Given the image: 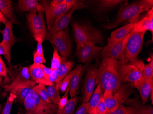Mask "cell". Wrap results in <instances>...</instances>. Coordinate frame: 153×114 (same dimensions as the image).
I'll return each mask as SVG.
<instances>
[{"instance_id":"obj_35","label":"cell","mask_w":153,"mask_h":114,"mask_svg":"<svg viewBox=\"0 0 153 114\" xmlns=\"http://www.w3.org/2000/svg\"><path fill=\"white\" fill-rule=\"evenodd\" d=\"M70 75L69 74L68 75L66 76L64 79L59 83L58 86H56V88L57 89H60L61 92L64 93L65 91L66 90L67 88L70 85Z\"/></svg>"},{"instance_id":"obj_19","label":"cell","mask_w":153,"mask_h":114,"mask_svg":"<svg viewBox=\"0 0 153 114\" xmlns=\"http://www.w3.org/2000/svg\"><path fill=\"white\" fill-rule=\"evenodd\" d=\"M28 68L31 78L35 83L38 85H44L45 86H50L52 85V83L50 82L48 78L45 76L40 65L33 63Z\"/></svg>"},{"instance_id":"obj_5","label":"cell","mask_w":153,"mask_h":114,"mask_svg":"<svg viewBox=\"0 0 153 114\" xmlns=\"http://www.w3.org/2000/svg\"><path fill=\"white\" fill-rule=\"evenodd\" d=\"M23 103L27 112L32 114H55L56 111V106L45 101L33 90Z\"/></svg>"},{"instance_id":"obj_38","label":"cell","mask_w":153,"mask_h":114,"mask_svg":"<svg viewBox=\"0 0 153 114\" xmlns=\"http://www.w3.org/2000/svg\"><path fill=\"white\" fill-rule=\"evenodd\" d=\"M46 62L44 56L41 55L37 52H34L33 54V63L36 65H43V63Z\"/></svg>"},{"instance_id":"obj_25","label":"cell","mask_w":153,"mask_h":114,"mask_svg":"<svg viewBox=\"0 0 153 114\" xmlns=\"http://www.w3.org/2000/svg\"><path fill=\"white\" fill-rule=\"evenodd\" d=\"M103 94L100 85H98L88 102L87 114H96V108Z\"/></svg>"},{"instance_id":"obj_43","label":"cell","mask_w":153,"mask_h":114,"mask_svg":"<svg viewBox=\"0 0 153 114\" xmlns=\"http://www.w3.org/2000/svg\"><path fill=\"white\" fill-rule=\"evenodd\" d=\"M2 55L5 56L6 60H7V61L9 63H11V60L9 59V57H8V55H7L6 48H5L4 45H3V43H2V42H0V56Z\"/></svg>"},{"instance_id":"obj_48","label":"cell","mask_w":153,"mask_h":114,"mask_svg":"<svg viewBox=\"0 0 153 114\" xmlns=\"http://www.w3.org/2000/svg\"><path fill=\"white\" fill-rule=\"evenodd\" d=\"M1 32V22H0V32Z\"/></svg>"},{"instance_id":"obj_15","label":"cell","mask_w":153,"mask_h":114,"mask_svg":"<svg viewBox=\"0 0 153 114\" xmlns=\"http://www.w3.org/2000/svg\"><path fill=\"white\" fill-rule=\"evenodd\" d=\"M13 24L12 22L7 21L5 24L4 30L1 32L3 36V40L1 42L6 48L7 55L11 60L12 47L18 41V38L14 36L13 33Z\"/></svg>"},{"instance_id":"obj_37","label":"cell","mask_w":153,"mask_h":114,"mask_svg":"<svg viewBox=\"0 0 153 114\" xmlns=\"http://www.w3.org/2000/svg\"><path fill=\"white\" fill-rule=\"evenodd\" d=\"M106 112V107L102 96L96 108V114H105Z\"/></svg>"},{"instance_id":"obj_42","label":"cell","mask_w":153,"mask_h":114,"mask_svg":"<svg viewBox=\"0 0 153 114\" xmlns=\"http://www.w3.org/2000/svg\"><path fill=\"white\" fill-rule=\"evenodd\" d=\"M88 102L85 103H82L79 107L74 114H87Z\"/></svg>"},{"instance_id":"obj_14","label":"cell","mask_w":153,"mask_h":114,"mask_svg":"<svg viewBox=\"0 0 153 114\" xmlns=\"http://www.w3.org/2000/svg\"><path fill=\"white\" fill-rule=\"evenodd\" d=\"M131 86L138 90L142 100L143 104H145L150 96V100L153 104V83H150L143 78L139 82L131 84Z\"/></svg>"},{"instance_id":"obj_31","label":"cell","mask_w":153,"mask_h":114,"mask_svg":"<svg viewBox=\"0 0 153 114\" xmlns=\"http://www.w3.org/2000/svg\"><path fill=\"white\" fill-rule=\"evenodd\" d=\"M125 102V101L121 99L119 101L117 108L116 110L113 112H106L105 114H136L134 109L129 106H125L123 105V103Z\"/></svg>"},{"instance_id":"obj_3","label":"cell","mask_w":153,"mask_h":114,"mask_svg":"<svg viewBox=\"0 0 153 114\" xmlns=\"http://www.w3.org/2000/svg\"><path fill=\"white\" fill-rule=\"evenodd\" d=\"M146 32L131 34L129 38L119 61L126 64H132L138 60L143 45V38Z\"/></svg>"},{"instance_id":"obj_33","label":"cell","mask_w":153,"mask_h":114,"mask_svg":"<svg viewBox=\"0 0 153 114\" xmlns=\"http://www.w3.org/2000/svg\"><path fill=\"white\" fill-rule=\"evenodd\" d=\"M54 47V52H53V57L51 62V69H57L59 66L60 65L61 62V57L58 54V50L56 47Z\"/></svg>"},{"instance_id":"obj_11","label":"cell","mask_w":153,"mask_h":114,"mask_svg":"<svg viewBox=\"0 0 153 114\" xmlns=\"http://www.w3.org/2000/svg\"><path fill=\"white\" fill-rule=\"evenodd\" d=\"M131 34L130 32L127 36L117 43L109 47L106 46L103 48L100 52L103 59L109 58L119 60L123 52L125 46Z\"/></svg>"},{"instance_id":"obj_2","label":"cell","mask_w":153,"mask_h":114,"mask_svg":"<svg viewBox=\"0 0 153 114\" xmlns=\"http://www.w3.org/2000/svg\"><path fill=\"white\" fill-rule=\"evenodd\" d=\"M153 0H143L128 5L125 4L119 10L113 22L104 25V27L112 29L126 21H129L130 23H137L140 15L144 12H149L153 8Z\"/></svg>"},{"instance_id":"obj_10","label":"cell","mask_w":153,"mask_h":114,"mask_svg":"<svg viewBox=\"0 0 153 114\" xmlns=\"http://www.w3.org/2000/svg\"><path fill=\"white\" fill-rule=\"evenodd\" d=\"M119 74L122 83L130 82L134 84L141 81L143 78L141 71L135 65L122 62L120 65Z\"/></svg>"},{"instance_id":"obj_7","label":"cell","mask_w":153,"mask_h":114,"mask_svg":"<svg viewBox=\"0 0 153 114\" xmlns=\"http://www.w3.org/2000/svg\"><path fill=\"white\" fill-rule=\"evenodd\" d=\"M49 40L54 44L62 57L67 58L71 54L72 43L68 28L55 33Z\"/></svg>"},{"instance_id":"obj_28","label":"cell","mask_w":153,"mask_h":114,"mask_svg":"<svg viewBox=\"0 0 153 114\" xmlns=\"http://www.w3.org/2000/svg\"><path fill=\"white\" fill-rule=\"evenodd\" d=\"M79 98L75 96L72 97L69 100L64 107L62 109H57L56 110V114H74L75 109L76 107Z\"/></svg>"},{"instance_id":"obj_36","label":"cell","mask_w":153,"mask_h":114,"mask_svg":"<svg viewBox=\"0 0 153 114\" xmlns=\"http://www.w3.org/2000/svg\"><path fill=\"white\" fill-rule=\"evenodd\" d=\"M69 91H70V85L67 88L66 90L65 91L64 96H62V97L61 98V99L57 103L58 109H62L68 102V93Z\"/></svg>"},{"instance_id":"obj_24","label":"cell","mask_w":153,"mask_h":114,"mask_svg":"<svg viewBox=\"0 0 153 114\" xmlns=\"http://www.w3.org/2000/svg\"><path fill=\"white\" fill-rule=\"evenodd\" d=\"M31 80L28 67H24L13 82L11 85H6L4 88L6 91L9 92L12 88L18 85L27 83Z\"/></svg>"},{"instance_id":"obj_30","label":"cell","mask_w":153,"mask_h":114,"mask_svg":"<svg viewBox=\"0 0 153 114\" xmlns=\"http://www.w3.org/2000/svg\"><path fill=\"white\" fill-rule=\"evenodd\" d=\"M142 74L144 79H146L150 83H153V54H151L150 62L148 65H144Z\"/></svg>"},{"instance_id":"obj_47","label":"cell","mask_w":153,"mask_h":114,"mask_svg":"<svg viewBox=\"0 0 153 114\" xmlns=\"http://www.w3.org/2000/svg\"><path fill=\"white\" fill-rule=\"evenodd\" d=\"M25 114H31V113H30V112H26V113Z\"/></svg>"},{"instance_id":"obj_34","label":"cell","mask_w":153,"mask_h":114,"mask_svg":"<svg viewBox=\"0 0 153 114\" xmlns=\"http://www.w3.org/2000/svg\"><path fill=\"white\" fill-rule=\"evenodd\" d=\"M15 98V97L13 94H10V96L7 99V102L1 114H10L14 100Z\"/></svg>"},{"instance_id":"obj_16","label":"cell","mask_w":153,"mask_h":114,"mask_svg":"<svg viewBox=\"0 0 153 114\" xmlns=\"http://www.w3.org/2000/svg\"><path fill=\"white\" fill-rule=\"evenodd\" d=\"M83 68L79 65L70 72V95L71 97L76 96L79 89L81 79L83 73Z\"/></svg>"},{"instance_id":"obj_45","label":"cell","mask_w":153,"mask_h":114,"mask_svg":"<svg viewBox=\"0 0 153 114\" xmlns=\"http://www.w3.org/2000/svg\"><path fill=\"white\" fill-rule=\"evenodd\" d=\"M7 21H8L6 19V18L4 17L2 13L0 11V22L2 23V24H6Z\"/></svg>"},{"instance_id":"obj_18","label":"cell","mask_w":153,"mask_h":114,"mask_svg":"<svg viewBox=\"0 0 153 114\" xmlns=\"http://www.w3.org/2000/svg\"><path fill=\"white\" fill-rule=\"evenodd\" d=\"M146 16L142 19L136 23L132 30L131 34L137 33L141 32L149 31L153 34V8L147 12Z\"/></svg>"},{"instance_id":"obj_1","label":"cell","mask_w":153,"mask_h":114,"mask_svg":"<svg viewBox=\"0 0 153 114\" xmlns=\"http://www.w3.org/2000/svg\"><path fill=\"white\" fill-rule=\"evenodd\" d=\"M121 62L114 59L104 58L97 69L96 81L100 85L102 94L106 90L115 95L122 86L119 69Z\"/></svg>"},{"instance_id":"obj_22","label":"cell","mask_w":153,"mask_h":114,"mask_svg":"<svg viewBox=\"0 0 153 114\" xmlns=\"http://www.w3.org/2000/svg\"><path fill=\"white\" fill-rule=\"evenodd\" d=\"M74 65V63L68 60L66 57H61V63L57 68L59 79L58 83L56 84V86H58L59 83L64 79L65 77L70 74Z\"/></svg>"},{"instance_id":"obj_29","label":"cell","mask_w":153,"mask_h":114,"mask_svg":"<svg viewBox=\"0 0 153 114\" xmlns=\"http://www.w3.org/2000/svg\"><path fill=\"white\" fill-rule=\"evenodd\" d=\"M48 97L51 102V104L56 106L57 103L61 99L60 97V90L57 89L56 85L55 83H52V85L48 86L46 88Z\"/></svg>"},{"instance_id":"obj_40","label":"cell","mask_w":153,"mask_h":114,"mask_svg":"<svg viewBox=\"0 0 153 114\" xmlns=\"http://www.w3.org/2000/svg\"><path fill=\"white\" fill-rule=\"evenodd\" d=\"M48 79L51 83H55L56 84L58 83L59 76H58L57 69H53L52 70L51 73L49 76Z\"/></svg>"},{"instance_id":"obj_6","label":"cell","mask_w":153,"mask_h":114,"mask_svg":"<svg viewBox=\"0 0 153 114\" xmlns=\"http://www.w3.org/2000/svg\"><path fill=\"white\" fill-rule=\"evenodd\" d=\"M44 13L42 6L37 12H30L27 14L29 28L34 38L39 37L44 40L46 38L48 29L45 22Z\"/></svg>"},{"instance_id":"obj_32","label":"cell","mask_w":153,"mask_h":114,"mask_svg":"<svg viewBox=\"0 0 153 114\" xmlns=\"http://www.w3.org/2000/svg\"><path fill=\"white\" fill-rule=\"evenodd\" d=\"M33 90L38 94L39 97L43 101L48 103H51L48 97L46 88L44 85H36L34 86Z\"/></svg>"},{"instance_id":"obj_20","label":"cell","mask_w":153,"mask_h":114,"mask_svg":"<svg viewBox=\"0 0 153 114\" xmlns=\"http://www.w3.org/2000/svg\"><path fill=\"white\" fill-rule=\"evenodd\" d=\"M136 23H130L125 26L112 32L107 40V45L109 47L117 43L130 33Z\"/></svg>"},{"instance_id":"obj_4","label":"cell","mask_w":153,"mask_h":114,"mask_svg":"<svg viewBox=\"0 0 153 114\" xmlns=\"http://www.w3.org/2000/svg\"><path fill=\"white\" fill-rule=\"evenodd\" d=\"M73 29L76 44L85 42L95 44L103 42L101 32L92 25L74 23Z\"/></svg>"},{"instance_id":"obj_44","label":"cell","mask_w":153,"mask_h":114,"mask_svg":"<svg viewBox=\"0 0 153 114\" xmlns=\"http://www.w3.org/2000/svg\"><path fill=\"white\" fill-rule=\"evenodd\" d=\"M40 66L42 70L43 71L44 73L45 74V76L48 79L49 76H50L51 74V73L52 69L51 68H49L45 66L44 64L43 65H40Z\"/></svg>"},{"instance_id":"obj_9","label":"cell","mask_w":153,"mask_h":114,"mask_svg":"<svg viewBox=\"0 0 153 114\" xmlns=\"http://www.w3.org/2000/svg\"><path fill=\"white\" fill-rule=\"evenodd\" d=\"M76 55L78 59L83 63L89 62L98 54L102 48L95 46L90 42L76 44Z\"/></svg>"},{"instance_id":"obj_46","label":"cell","mask_w":153,"mask_h":114,"mask_svg":"<svg viewBox=\"0 0 153 114\" xmlns=\"http://www.w3.org/2000/svg\"><path fill=\"white\" fill-rule=\"evenodd\" d=\"M2 78L1 76H0V85H1V83H2Z\"/></svg>"},{"instance_id":"obj_17","label":"cell","mask_w":153,"mask_h":114,"mask_svg":"<svg viewBox=\"0 0 153 114\" xmlns=\"http://www.w3.org/2000/svg\"><path fill=\"white\" fill-rule=\"evenodd\" d=\"M36 83L31 80L30 82L18 85L12 88L9 92L15 98H17L21 103H24L25 99L29 96L30 93L33 90Z\"/></svg>"},{"instance_id":"obj_8","label":"cell","mask_w":153,"mask_h":114,"mask_svg":"<svg viewBox=\"0 0 153 114\" xmlns=\"http://www.w3.org/2000/svg\"><path fill=\"white\" fill-rule=\"evenodd\" d=\"M86 6L87 5L85 3V1H76L75 4L72 7V8L68 12L61 16L55 23L52 28L48 30L45 40H49L53 34L67 28L70 23L74 13L76 10L82 9L86 7Z\"/></svg>"},{"instance_id":"obj_13","label":"cell","mask_w":153,"mask_h":114,"mask_svg":"<svg viewBox=\"0 0 153 114\" xmlns=\"http://www.w3.org/2000/svg\"><path fill=\"white\" fill-rule=\"evenodd\" d=\"M43 8L46 17L47 29L49 30L52 28L57 20L64 14L68 12L72 8V7L68 5L64 0L63 3L57 6L53 10H49L44 7Z\"/></svg>"},{"instance_id":"obj_49","label":"cell","mask_w":153,"mask_h":114,"mask_svg":"<svg viewBox=\"0 0 153 114\" xmlns=\"http://www.w3.org/2000/svg\"><path fill=\"white\" fill-rule=\"evenodd\" d=\"M1 106L0 105V110H1Z\"/></svg>"},{"instance_id":"obj_23","label":"cell","mask_w":153,"mask_h":114,"mask_svg":"<svg viewBox=\"0 0 153 114\" xmlns=\"http://www.w3.org/2000/svg\"><path fill=\"white\" fill-rule=\"evenodd\" d=\"M0 11L8 21L13 24H19V21L12 12V1L10 0H0Z\"/></svg>"},{"instance_id":"obj_26","label":"cell","mask_w":153,"mask_h":114,"mask_svg":"<svg viewBox=\"0 0 153 114\" xmlns=\"http://www.w3.org/2000/svg\"><path fill=\"white\" fill-rule=\"evenodd\" d=\"M42 7L37 0H19L18 8L22 12H37Z\"/></svg>"},{"instance_id":"obj_39","label":"cell","mask_w":153,"mask_h":114,"mask_svg":"<svg viewBox=\"0 0 153 114\" xmlns=\"http://www.w3.org/2000/svg\"><path fill=\"white\" fill-rule=\"evenodd\" d=\"M34 39L37 42V45L36 52L39 54L44 56L43 49L42 43L44 39L41 37H37L34 38Z\"/></svg>"},{"instance_id":"obj_12","label":"cell","mask_w":153,"mask_h":114,"mask_svg":"<svg viewBox=\"0 0 153 114\" xmlns=\"http://www.w3.org/2000/svg\"><path fill=\"white\" fill-rule=\"evenodd\" d=\"M97 68L95 67L89 68L87 70L83 89V97L82 101L83 103H87L89 100L96 86V73Z\"/></svg>"},{"instance_id":"obj_27","label":"cell","mask_w":153,"mask_h":114,"mask_svg":"<svg viewBox=\"0 0 153 114\" xmlns=\"http://www.w3.org/2000/svg\"><path fill=\"white\" fill-rule=\"evenodd\" d=\"M96 1V7L99 11L106 12L124 2L122 0H100Z\"/></svg>"},{"instance_id":"obj_21","label":"cell","mask_w":153,"mask_h":114,"mask_svg":"<svg viewBox=\"0 0 153 114\" xmlns=\"http://www.w3.org/2000/svg\"><path fill=\"white\" fill-rule=\"evenodd\" d=\"M126 103L129 107L134 109L136 114H153V108L149 105H145L137 99H127Z\"/></svg>"},{"instance_id":"obj_41","label":"cell","mask_w":153,"mask_h":114,"mask_svg":"<svg viewBox=\"0 0 153 114\" xmlns=\"http://www.w3.org/2000/svg\"><path fill=\"white\" fill-rule=\"evenodd\" d=\"M0 76L6 77L7 76V69L5 63L0 56Z\"/></svg>"}]
</instances>
